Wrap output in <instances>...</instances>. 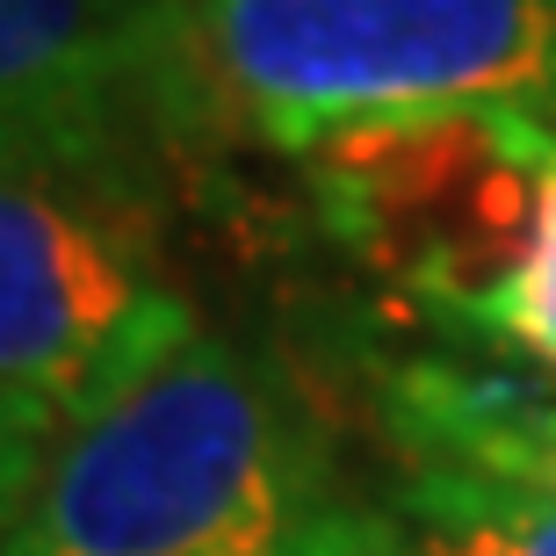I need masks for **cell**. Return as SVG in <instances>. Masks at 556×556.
<instances>
[{"mask_svg": "<svg viewBox=\"0 0 556 556\" xmlns=\"http://www.w3.org/2000/svg\"><path fill=\"white\" fill-rule=\"evenodd\" d=\"M340 514L282 376L195 332L43 455L0 556H289Z\"/></svg>", "mask_w": 556, "mask_h": 556, "instance_id": "6da1fadb", "label": "cell"}, {"mask_svg": "<svg viewBox=\"0 0 556 556\" xmlns=\"http://www.w3.org/2000/svg\"><path fill=\"white\" fill-rule=\"evenodd\" d=\"M217 102L282 152L427 109L556 116V0H181Z\"/></svg>", "mask_w": 556, "mask_h": 556, "instance_id": "7a4b0ae2", "label": "cell"}, {"mask_svg": "<svg viewBox=\"0 0 556 556\" xmlns=\"http://www.w3.org/2000/svg\"><path fill=\"white\" fill-rule=\"evenodd\" d=\"M304 160L332 231L391 275L405 304L470 326L542 225L556 116L427 109L332 130Z\"/></svg>", "mask_w": 556, "mask_h": 556, "instance_id": "3957f363", "label": "cell"}, {"mask_svg": "<svg viewBox=\"0 0 556 556\" xmlns=\"http://www.w3.org/2000/svg\"><path fill=\"white\" fill-rule=\"evenodd\" d=\"M210 102L181 0H0V174L130 210Z\"/></svg>", "mask_w": 556, "mask_h": 556, "instance_id": "277c9868", "label": "cell"}, {"mask_svg": "<svg viewBox=\"0 0 556 556\" xmlns=\"http://www.w3.org/2000/svg\"><path fill=\"white\" fill-rule=\"evenodd\" d=\"M195 332L124 210L0 174V413L43 455Z\"/></svg>", "mask_w": 556, "mask_h": 556, "instance_id": "5b68a950", "label": "cell"}, {"mask_svg": "<svg viewBox=\"0 0 556 556\" xmlns=\"http://www.w3.org/2000/svg\"><path fill=\"white\" fill-rule=\"evenodd\" d=\"M383 433L405 463L556 492V391L506 369L405 362L383 376Z\"/></svg>", "mask_w": 556, "mask_h": 556, "instance_id": "8992f818", "label": "cell"}, {"mask_svg": "<svg viewBox=\"0 0 556 556\" xmlns=\"http://www.w3.org/2000/svg\"><path fill=\"white\" fill-rule=\"evenodd\" d=\"M397 514L419 556H556V492L506 477L405 463Z\"/></svg>", "mask_w": 556, "mask_h": 556, "instance_id": "52a82bcc", "label": "cell"}, {"mask_svg": "<svg viewBox=\"0 0 556 556\" xmlns=\"http://www.w3.org/2000/svg\"><path fill=\"white\" fill-rule=\"evenodd\" d=\"M470 340L514 354L528 369L556 376V160H549V195H542V225L520 253V268L470 311Z\"/></svg>", "mask_w": 556, "mask_h": 556, "instance_id": "ba28073f", "label": "cell"}, {"mask_svg": "<svg viewBox=\"0 0 556 556\" xmlns=\"http://www.w3.org/2000/svg\"><path fill=\"white\" fill-rule=\"evenodd\" d=\"M397 528L391 520H376V514H354V506H340V514H326L318 528H311L304 542L289 556H397Z\"/></svg>", "mask_w": 556, "mask_h": 556, "instance_id": "9c48e42d", "label": "cell"}, {"mask_svg": "<svg viewBox=\"0 0 556 556\" xmlns=\"http://www.w3.org/2000/svg\"><path fill=\"white\" fill-rule=\"evenodd\" d=\"M37 470H43V448L0 413V542L15 535L22 506H29V492H37Z\"/></svg>", "mask_w": 556, "mask_h": 556, "instance_id": "30bf717a", "label": "cell"}, {"mask_svg": "<svg viewBox=\"0 0 556 556\" xmlns=\"http://www.w3.org/2000/svg\"><path fill=\"white\" fill-rule=\"evenodd\" d=\"M397 556H419V549H413V542H397Z\"/></svg>", "mask_w": 556, "mask_h": 556, "instance_id": "8fae6325", "label": "cell"}]
</instances>
